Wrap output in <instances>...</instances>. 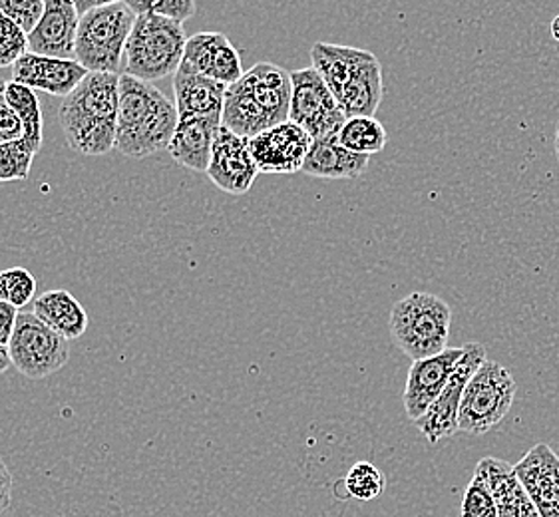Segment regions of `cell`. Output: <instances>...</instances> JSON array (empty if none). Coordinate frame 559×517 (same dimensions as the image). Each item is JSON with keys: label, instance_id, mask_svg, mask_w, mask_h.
Returning a JSON list of instances; mask_svg holds the SVG:
<instances>
[{"label": "cell", "instance_id": "cell-1", "mask_svg": "<svg viewBox=\"0 0 559 517\" xmlns=\"http://www.w3.org/2000/svg\"><path fill=\"white\" fill-rule=\"evenodd\" d=\"M178 122L176 101L169 100L152 82L123 72L116 128V149L120 154L128 158H147L168 149Z\"/></svg>", "mask_w": 559, "mask_h": 517}, {"label": "cell", "instance_id": "cell-2", "mask_svg": "<svg viewBox=\"0 0 559 517\" xmlns=\"http://www.w3.org/2000/svg\"><path fill=\"white\" fill-rule=\"evenodd\" d=\"M120 76L90 72L60 104L58 122L68 146L82 156H104L116 147Z\"/></svg>", "mask_w": 559, "mask_h": 517}, {"label": "cell", "instance_id": "cell-3", "mask_svg": "<svg viewBox=\"0 0 559 517\" xmlns=\"http://www.w3.org/2000/svg\"><path fill=\"white\" fill-rule=\"evenodd\" d=\"M452 325L450 304L430 292H413L392 306L389 330L408 359L437 357L448 349Z\"/></svg>", "mask_w": 559, "mask_h": 517}, {"label": "cell", "instance_id": "cell-4", "mask_svg": "<svg viewBox=\"0 0 559 517\" xmlns=\"http://www.w3.org/2000/svg\"><path fill=\"white\" fill-rule=\"evenodd\" d=\"M186 45L183 23L159 14H140L126 45V74L146 82L176 74Z\"/></svg>", "mask_w": 559, "mask_h": 517}, {"label": "cell", "instance_id": "cell-5", "mask_svg": "<svg viewBox=\"0 0 559 517\" xmlns=\"http://www.w3.org/2000/svg\"><path fill=\"white\" fill-rule=\"evenodd\" d=\"M135 14L126 2L100 7L80 16L76 60L88 72L118 74Z\"/></svg>", "mask_w": 559, "mask_h": 517}, {"label": "cell", "instance_id": "cell-6", "mask_svg": "<svg viewBox=\"0 0 559 517\" xmlns=\"http://www.w3.org/2000/svg\"><path fill=\"white\" fill-rule=\"evenodd\" d=\"M515 390L514 376L503 364L484 360L462 394L460 432L481 436L498 426L514 405Z\"/></svg>", "mask_w": 559, "mask_h": 517}, {"label": "cell", "instance_id": "cell-7", "mask_svg": "<svg viewBox=\"0 0 559 517\" xmlns=\"http://www.w3.org/2000/svg\"><path fill=\"white\" fill-rule=\"evenodd\" d=\"M9 352L16 371L26 378L43 381L67 366L70 340L60 337L34 313H19Z\"/></svg>", "mask_w": 559, "mask_h": 517}, {"label": "cell", "instance_id": "cell-8", "mask_svg": "<svg viewBox=\"0 0 559 517\" xmlns=\"http://www.w3.org/2000/svg\"><path fill=\"white\" fill-rule=\"evenodd\" d=\"M293 94L289 120L301 125L313 140L338 135L348 118L333 92L313 67L292 72Z\"/></svg>", "mask_w": 559, "mask_h": 517}, {"label": "cell", "instance_id": "cell-9", "mask_svg": "<svg viewBox=\"0 0 559 517\" xmlns=\"http://www.w3.org/2000/svg\"><path fill=\"white\" fill-rule=\"evenodd\" d=\"M486 360V349L480 342L466 345L464 357L460 359L456 369L452 372L447 388L438 396L432 406L426 410L423 417L414 420V426L418 428L430 444H437L440 440L452 438L459 428L460 402L466 384L472 374L480 369L481 362Z\"/></svg>", "mask_w": 559, "mask_h": 517}, {"label": "cell", "instance_id": "cell-10", "mask_svg": "<svg viewBox=\"0 0 559 517\" xmlns=\"http://www.w3.org/2000/svg\"><path fill=\"white\" fill-rule=\"evenodd\" d=\"M313 137L292 120L273 125L249 140L251 156L259 173H295L301 171Z\"/></svg>", "mask_w": 559, "mask_h": 517}, {"label": "cell", "instance_id": "cell-11", "mask_svg": "<svg viewBox=\"0 0 559 517\" xmlns=\"http://www.w3.org/2000/svg\"><path fill=\"white\" fill-rule=\"evenodd\" d=\"M205 173L222 192L231 195L249 192L259 173L258 164L249 149V137L234 134L222 125Z\"/></svg>", "mask_w": 559, "mask_h": 517}, {"label": "cell", "instance_id": "cell-12", "mask_svg": "<svg viewBox=\"0 0 559 517\" xmlns=\"http://www.w3.org/2000/svg\"><path fill=\"white\" fill-rule=\"evenodd\" d=\"M464 350L466 347H448L437 357L414 360L403 394L404 412L413 422L423 417L447 388L452 372L464 357Z\"/></svg>", "mask_w": 559, "mask_h": 517}, {"label": "cell", "instance_id": "cell-13", "mask_svg": "<svg viewBox=\"0 0 559 517\" xmlns=\"http://www.w3.org/2000/svg\"><path fill=\"white\" fill-rule=\"evenodd\" d=\"M80 14L72 0H45V14L28 33V52L76 60Z\"/></svg>", "mask_w": 559, "mask_h": 517}, {"label": "cell", "instance_id": "cell-14", "mask_svg": "<svg viewBox=\"0 0 559 517\" xmlns=\"http://www.w3.org/2000/svg\"><path fill=\"white\" fill-rule=\"evenodd\" d=\"M90 72L80 64L79 60L67 58L43 57V55H24L12 67V82L23 84L33 91H43L67 98L68 94L79 88L80 82Z\"/></svg>", "mask_w": 559, "mask_h": 517}, {"label": "cell", "instance_id": "cell-15", "mask_svg": "<svg viewBox=\"0 0 559 517\" xmlns=\"http://www.w3.org/2000/svg\"><path fill=\"white\" fill-rule=\"evenodd\" d=\"M539 517H559V456L548 444H537L514 466Z\"/></svg>", "mask_w": 559, "mask_h": 517}, {"label": "cell", "instance_id": "cell-16", "mask_svg": "<svg viewBox=\"0 0 559 517\" xmlns=\"http://www.w3.org/2000/svg\"><path fill=\"white\" fill-rule=\"evenodd\" d=\"M181 62L225 86L236 84L246 74L236 46L222 33L193 34L188 38Z\"/></svg>", "mask_w": 559, "mask_h": 517}, {"label": "cell", "instance_id": "cell-17", "mask_svg": "<svg viewBox=\"0 0 559 517\" xmlns=\"http://www.w3.org/2000/svg\"><path fill=\"white\" fill-rule=\"evenodd\" d=\"M222 130V116H181L168 152L183 168L207 171L212 161L213 144Z\"/></svg>", "mask_w": 559, "mask_h": 517}, {"label": "cell", "instance_id": "cell-18", "mask_svg": "<svg viewBox=\"0 0 559 517\" xmlns=\"http://www.w3.org/2000/svg\"><path fill=\"white\" fill-rule=\"evenodd\" d=\"M474 476L490 490L498 517H539L512 464L488 456L478 461Z\"/></svg>", "mask_w": 559, "mask_h": 517}, {"label": "cell", "instance_id": "cell-19", "mask_svg": "<svg viewBox=\"0 0 559 517\" xmlns=\"http://www.w3.org/2000/svg\"><path fill=\"white\" fill-rule=\"evenodd\" d=\"M241 80L246 82L259 108L267 116L271 128L289 120L293 94L292 72L271 62H259L255 67L249 68Z\"/></svg>", "mask_w": 559, "mask_h": 517}, {"label": "cell", "instance_id": "cell-20", "mask_svg": "<svg viewBox=\"0 0 559 517\" xmlns=\"http://www.w3.org/2000/svg\"><path fill=\"white\" fill-rule=\"evenodd\" d=\"M370 156L348 152L338 135L313 140L301 171L321 180H357L369 168Z\"/></svg>", "mask_w": 559, "mask_h": 517}, {"label": "cell", "instance_id": "cell-21", "mask_svg": "<svg viewBox=\"0 0 559 517\" xmlns=\"http://www.w3.org/2000/svg\"><path fill=\"white\" fill-rule=\"evenodd\" d=\"M225 91L227 86L203 76L193 68L181 62L174 74V94L176 108L181 116H212L224 113Z\"/></svg>", "mask_w": 559, "mask_h": 517}, {"label": "cell", "instance_id": "cell-22", "mask_svg": "<svg viewBox=\"0 0 559 517\" xmlns=\"http://www.w3.org/2000/svg\"><path fill=\"white\" fill-rule=\"evenodd\" d=\"M372 58H374L372 52L362 50V48H355V46L314 43L313 48H311L313 68L321 74V79L329 86V91L333 92L336 101L341 98L343 91L347 88V84L353 80V76Z\"/></svg>", "mask_w": 559, "mask_h": 517}, {"label": "cell", "instance_id": "cell-23", "mask_svg": "<svg viewBox=\"0 0 559 517\" xmlns=\"http://www.w3.org/2000/svg\"><path fill=\"white\" fill-rule=\"evenodd\" d=\"M33 313L60 337L74 340L88 330V313L67 289H55L34 299Z\"/></svg>", "mask_w": 559, "mask_h": 517}, {"label": "cell", "instance_id": "cell-24", "mask_svg": "<svg viewBox=\"0 0 559 517\" xmlns=\"http://www.w3.org/2000/svg\"><path fill=\"white\" fill-rule=\"evenodd\" d=\"M384 96L382 67L377 57L358 70L338 98L347 118H374Z\"/></svg>", "mask_w": 559, "mask_h": 517}, {"label": "cell", "instance_id": "cell-25", "mask_svg": "<svg viewBox=\"0 0 559 517\" xmlns=\"http://www.w3.org/2000/svg\"><path fill=\"white\" fill-rule=\"evenodd\" d=\"M338 144L347 147L348 152L372 156L389 144V134L374 118H348L338 132Z\"/></svg>", "mask_w": 559, "mask_h": 517}, {"label": "cell", "instance_id": "cell-26", "mask_svg": "<svg viewBox=\"0 0 559 517\" xmlns=\"http://www.w3.org/2000/svg\"><path fill=\"white\" fill-rule=\"evenodd\" d=\"M7 101L23 120L24 142L33 147L34 152H38L43 146V110H40V101L36 98L33 88H26L16 82H9Z\"/></svg>", "mask_w": 559, "mask_h": 517}, {"label": "cell", "instance_id": "cell-27", "mask_svg": "<svg viewBox=\"0 0 559 517\" xmlns=\"http://www.w3.org/2000/svg\"><path fill=\"white\" fill-rule=\"evenodd\" d=\"M345 488L348 495L355 497L358 502H372L381 497L386 480L384 473L370 461H357L345 478Z\"/></svg>", "mask_w": 559, "mask_h": 517}, {"label": "cell", "instance_id": "cell-28", "mask_svg": "<svg viewBox=\"0 0 559 517\" xmlns=\"http://www.w3.org/2000/svg\"><path fill=\"white\" fill-rule=\"evenodd\" d=\"M34 156L36 152L23 137L14 142H4L0 146V183L28 180Z\"/></svg>", "mask_w": 559, "mask_h": 517}, {"label": "cell", "instance_id": "cell-29", "mask_svg": "<svg viewBox=\"0 0 559 517\" xmlns=\"http://www.w3.org/2000/svg\"><path fill=\"white\" fill-rule=\"evenodd\" d=\"M24 55H28V34L0 14V68L14 67Z\"/></svg>", "mask_w": 559, "mask_h": 517}, {"label": "cell", "instance_id": "cell-30", "mask_svg": "<svg viewBox=\"0 0 559 517\" xmlns=\"http://www.w3.org/2000/svg\"><path fill=\"white\" fill-rule=\"evenodd\" d=\"M132 11L140 14H159L178 23L190 21L195 14V0H123Z\"/></svg>", "mask_w": 559, "mask_h": 517}, {"label": "cell", "instance_id": "cell-31", "mask_svg": "<svg viewBox=\"0 0 559 517\" xmlns=\"http://www.w3.org/2000/svg\"><path fill=\"white\" fill-rule=\"evenodd\" d=\"M0 279L4 285L7 301L14 304L16 309H24L33 301L36 294V279L33 273H28L24 267H12V269L2 270Z\"/></svg>", "mask_w": 559, "mask_h": 517}, {"label": "cell", "instance_id": "cell-32", "mask_svg": "<svg viewBox=\"0 0 559 517\" xmlns=\"http://www.w3.org/2000/svg\"><path fill=\"white\" fill-rule=\"evenodd\" d=\"M0 14L19 24L24 33H33L45 14V0H0Z\"/></svg>", "mask_w": 559, "mask_h": 517}, {"label": "cell", "instance_id": "cell-33", "mask_svg": "<svg viewBox=\"0 0 559 517\" xmlns=\"http://www.w3.org/2000/svg\"><path fill=\"white\" fill-rule=\"evenodd\" d=\"M462 517H498V507L490 490L476 476L462 497Z\"/></svg>", "mask_w": 559, "mask_h": 517}, {"label": "cell", "instance_id": "cell-34", "mask_svg": "<svg viewBox=\"0 0 559 517\" xmlns=\"http://www.w3.org/2000/svg\"><path fill=\"white\" fill-rule=\"evenodd\" d=\"M24 135L23 120L19 118V113L14 112L11 104L0 100V142H14L21 140Z\"/></svg>", "mask_w": 559, "mask_h": 517}, {"label": "cell", "instance_id": "cell-35", "mask_svg": "<svg viewBox=\"0 0 559 517\" xmlns=\"http://www.w3.org/2000/svg\"><path fill=\"white\" fill-rule=\"evenodd\" d=\"M16 318H19V309L9 301H0V345L9 347Z\"/></svg>", "mask_w": 559, "mask_h": 517}, {"label": "cell", "instance_id": "cell-36", "mask_svg": "<svg viewBox=\"0 0 559 517\" xmlns=\"http://www.w3.org/2000/svg\"><path fill=\"white\" fill-rule=\"evenodd\" d=\"M12 473L9 466L0 458V516L11 507Z\"/></svg>", "mask_w": 559, "mask_h": 517}, {"label": "cell", "instance_id": "cell-37", "mask_svg": "<svg viewBox=\"0 0 559 517\" xmlns=\"http://www.w3.org/2000/svg\"><path fill=\"white\" fill-rule=\"evenodd\" d=\"M80 16L86 14V12L94 11V9H100V7H108V4H116V2H123V0H72Z\"/></svg>", "mask_w": 559, "mask_h": 517}, {"label": "cell", "instance_id": "cell-38", "mask_svg": "<svg viewBox=\"0 0 559 517\" xmlns=\"http://www.w3.org/2000/svg\"><path fill=\"white\" fill-rule=\"evenodd\" d=\"M12 366L11 352H9V347H4V345H0V374H4V372L9 371Z\"/></svg>", "mask_w": 559, "mask_h": 517}, {"label": "cell", "instance_id": "cell-39", "mask_svg": "<svg viewBox=\"0 0 559 517\" xmlns=\"http://www.w3.org/2000/svg\"><path fill=\"white\" fill-rule=\"evenodd\" d=\"M549 33L554 36V40H558L559 43V14L551 21V24H549Z\"/></svg>", "mask_w": 559, "mask_h": 517}, {"label": "cell", "instance_id": "cell-40", "mask_svg": "<svg viewBox=\"0 0 559 517\" xmlns=\"http://www.w3.org/2000/svg\"><path fill=\"white\" fill-rule=\"evenodd\" d=\"M7 86H9V82L0 80V100H4V98H7Z\"/></svg>", "mask_w": 559, "mask_h": 517}, {"label": "cell", "instance_id": "cell-41", "mask_svg": "<svg viewBox=\"0 0 559 517\" xmlns=\"http://www.w3.org/2000/svg\"><path fill=\"white\" fill-rule=\"evenodd\" d=\"M554 147H556V158H558L559 164V124L558 130H556V142H554Z\"/></svg>", "mask_w": 559, "mask_h": 517}, {"label": "cell", "instance_id": "cell-42", "mask_svg": "<svg viewBox=\"0 0 559 517\" xmlns=\"http://www.w3.org/2000/svg\"><path fill=\"white\" fill-rule=\"evenodd\" d=\"M0 301H7V292H4V285H2V279H0Z\"/></svg>", "mask_w": 559, "mask_h": 517}, {"label": "cell", "instance_id": "cell-43", "mask_svg": "<svg viewBox=\"0 0 559 517\" xmlns=\"http://www.w3.org/2000/svg\"><path fill=\"white\" fill-rule=\"evenodd\" d=\"M0 146H2V142H0Z\"/></svg>", "mask_w": 559, "mask_h": 517}]
</instances>
